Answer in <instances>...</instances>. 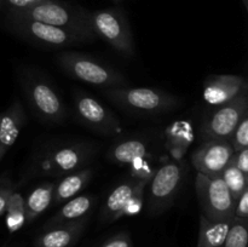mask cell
<instances>
[{
  "label": "cell",
  "mask_w": 248,
  "mask_h": 247,
  "mask_svg": "<svg viewBox=\"0 0 248 247\" xmlns=\"http://www.w3.org/2000/svg\"><path fill=\"white\" fill-rule=\"evenodd\" d=\"M9 14L60 27L81 36L86 43H91L97 39L92 31L89 10L62 0H50L19 11L9 10Z\"/></svg>",
  "instance_id": "cell-1"
},
{
  "label": "cell",
  "mask_w": 248,
  "mask_h": 247,
  "mask_svg": "<svg viewBox=\"0 0 248 247\" xmlns=\"http://www.w3.org/2000/svg\"><path fill=\"white\" fill-rule=\"evenodd\" d=\"M28 106L36 118L47 125H61L68 118V109L55 85L35 69H26L19 75Z\"/></svg>",
  "instance_id": "cell-2"
},
{
  "label": "cell",
  "mask_w": 248,
  "mask_h": 247,
  "mask_svg": "<svg viewBox=\"0 0 248 247\" xmlns=\"http://www.w3.org/2000/svg\"><path fill=\"white\" fill-rule=\"evenodd\" d=\"M103 94L119 109L136 116L162 115L181 106L177 96L152 87L126 85L103 90Z\"/></svg>",
  "instance_id": "cell-3"
},
{
  "label": "cell",
  "mask_w": 248,
  "mask_h": 247,
  "mask_svg": "<svg viewBox=\"0 0 248 247\" xmlns=\"http://www.w3.org/2000/svg\"><path fill=\"white\" fill-rule=\"evenodd\" d=\"M56 62L68 77L91 86L107 90L128 85L123 73L89 53L61 51L56 56Z\"/></svg>",
  "instance_id": "cell-4"
},
{
  "label": "cell",
  "mask_w": 248,
  "mask_h": 247,
  "mask_svg": "<svg viewBox=\"0 0 248 247\" xmlns=\"http://www.w3.org/2000/svg\"><path fill=\"white\" fill-rule=\"evenodd\" d=\"M98 153V147L92 142H73L58 144L46 150L38 162L41 176L61 178L63 176L86 169Z\"/></svg>",
  "instance_id": "cell-5"
},
{
  "label": "cell",
  "mask_w": 248,
  "mask_h": 247,
  "mask_svg": "<svg viewBox=\"0 0 248 247\" xmlns=\"http://www.w3.org/2000/svg\"><path fill=\"white\" fill-rule=\"evenodd\" d=\"M6 24L7 28L22 40L45 50H63L86 43L81 36L60 27L10 14H7Z\"/></svg>",
  "instance_id": "cell-6"
},
{
  "label": "cell",
  "mask_w": 248,
  "mask_h": 247,
  "mask_svg": "<svg viewBox=\"0 0 248 247\" xmlns=\"http://www.w3.org/2000/svg\"><path fill=\"white\" fill-rule=\"evenodd\" d=\"M92 31L96 38L102 39L124 57L136 53L135 40L125 11L118 6L90 11Z\"/></svg>",
  "instance_id": "cell-7"
},
{
  "label": "cell",
  "mask_w": 248,
  "mask_h": 247,
  "mask_svg": "<svg viewBox=\"0 0 248 247\" xmlns=\"http://www.w3.org/2000/svg\"><path fill=\"white\" fill-rule=\"evenodd\" d=\"M186 173V164L178 160L166 159L160 164L149 182L147 210L150 216L162 215L173 205L184 184Z\"/></svg>",
  "instance_id": "cell-8"
},
{
  "label": "cell",
  "mask_w": 248,
  "mask_h": 247,
  "mask_svg": "<svg viewBox=\"0 0 248 247\" xmlns=\"http://www.w3.org/2000/svg\"><path fill=\"white\" fill-rule=\"evenodd\" d=\"M195 190L201 207V215L211 219L235 217L236 201L222 177H208L198 172Z\"/></svg>",
  "instance_id": "cell-9"
},
{
  "label": "cell",
  "mask_w": 248,
  "mask_h": 247,
  "mask_svg": "<svg viewBox=\"0 0 248 247\" xmlns=\"http://www.w3.org/2000/svg\"><path fill=\"white\" fill-rule=\"evenodd\" d=\"M72 98L75 116L87 128L104 136L121 132L120 120L98 99L81 90H74Z\"/></svg>",
  "instance_id": "cell-10"
},
{
  "label": "cell",
  "mask_w": 248,
  "mask_h": 247,
  "mask_svg": "<svg viewBox=\"0 0 248 247\" xmlns=\"http://www.w3.org/2000/svg\"><path fill=\"white\" fill-rule=\"evenodd\" d=\"M248 111V93L212 108L201 126V139H229Z\"/></svg>",
  "instance_id": "cell-11"
},
{
  "label": "cell",
  "mask_w": 248,
  "mask_h": 247,
  "mask_svg": "<svg viewBox=\"0 0 248 247\" xmlns=\"http://www.w3.org/2000/svg\"><path fill=\"white\" fill-rule=\"evenodd\" d=\"M235 149L229 139H207L194 150L191 164L205 176L219 177L232 162Z\"/></svg>",
  "instance_id": "cell-12"
},
{
  "label": "cell",
  "mask_w": 248,
  "mask_h": 247,
  "mask_svg": "<svg viewBox=\"0 0 248 247\" xmlns=\"http://www.w3.org/2000/svg\"><path fill=\"white\" fill-rule=\"evenodd\" d=\"M248 93V82L240 75L215 74L207 77L202 98L212 108L223 106Z\"/></svg>",
  "instance_id": "cell-13"
},
{
  "label": "cell",
  "mask_w": 248,
  "mask_h": 247,
  "mask_svg": "<svg viewBox=\"0 0 248 247\" xmlns=\"http://www.w3.org/2000/svg\"><path fill=\"white\" fill-rule=\"evenodd\" d=\"M142 179L143 178L131 174L128 178L119 183L115 188H113L99 211V223L101 224H109V223L115 222L119 218L126 216L128 202L132 199L133 194Z\"/></svg>",
  "instance_id": "cell-14"
},
{
  "label": "cell",
  "mask_w": 248,
  "mask_h": 247,
  "mask_svg": "<svg viewBox=\"0 0 248 247\" xmlns=\"http://www.w3.org/2000/svg\"><path fill=\"white\" fill-rule=\"evenodd\" d=\"M89 223V217L74 222L45 228L36 236L35 247H74L81 239Z\"/></svg>",
  "instance_id": "cell-15"
},
{
  "label": "cell",
  "mask_w": 248,
  "mask_h": 247,
  "mask_svg": "<svg viewBox=\"0 0 248 247\" xmlns=\"http://www.w3.org/2000/svg\"><path fill=\"white\" fill-rule=\"evenodd\" d=\"M26 121V111L18 99H15L6 110L0 113V161L16 143Z\"/></svg>",
  "instance_id": "cell-16"
},
{
  "label": "cell",
  "mask_w": 248,
  "mask_h": 247,
  "mask_svg": "<svg viewBox=\"0 0 248 247\" xmlns=\"http://www.w3.org/2000/svg\"><path fill=\"white\" fill-rule=\"evenodd\" d=\"M149 154V143L142 137H126L114 143L107 152V159L118 166L132 165Z\"/></svg>",
  "instance_id": "cell-17"
},
{
  "label": "cell",
  "mask_w": 248,
  "mask_h": 247,
  "mask_svg": "<svg viewBox=\"0 0 248 247\" xmlns=\"http://www.w3.org/2000/svg\"><path fill=\"white\" fill-rule=\"evenodd\" d=\"M96 203L97 198L91 194H82V195L75 196L63 203L62 207L44 224L43 229L89 217Z\"/></svg>",
  "instance_id": "cell-18"
},
{
  "label": "cell",
  "mask_w": 248,
  "mask_h": 247,
  "mask_svg": "<svg viewBox=\"0 0 248 247\" xmlns=\"http://www.w3.org/2000/svg\"><path fill=\"white\" fill-rule=\"evenodd\" d=\"M92 178H93V169L91 167H86L61 177L60 181L56 182L52 206L63 205L70 199L80 195V193L89 185Z\"/></svg>",
  "instance_id": "cell-19"
},
{
  "label": "cell",
  "mask_w": 248,
  "mask_h": 247,
  "mask_svg": "<svg viewBox=\"0 0 248 247\" xmlns=\"http://www.w3.org/2000/svg\"><path fill=\"white\" fill-rule=\"evenodd\" d=\"M234 218L211 219L201 215L196 247H224Z\"/></svg>",
  "instance_id": "cell-20"
},
{
  "label": "cell",
  "mask_w": 248,
  "mask_h": 247,
  "mask_svg": "<svg viewBox=\"0 0 248 247\" xmlns=\"http://www.w3.org/2000/svg\"><path fill=\"white\" fill-rule=\"evenodd\" d=\"M56 182H44L26 198V222L31 223L52 206Z\"/></svg>",
  "instance_id": "cell-21"
},
{
  "label": "cell",
  "mask_w": 248,
  "mask_h": 247,
  "mask_svg": "<svg viewBox=\"0 0 248 247\" xmlns=\"http://www.w3.org/2000/svg\"><path fill=\"white\" fill-rule=\"evenodd\" d=\"M220 177H222L223 181L225 182L227 186L229 188L235 201L239 200L240 196L242 195V193L246 190L248 186L247 174L244 173L236 165L230 162V165L223 171Z\"/></svg>",
  "instance_id": "cell-22"
},
{
  "label": "cell",
  "mask_w": 248,
  "mask_h": 247,
  "mask_svg": "<svg viewBox=\"0 0 248 247\" xmlns=\"http://www.w3.org/2000/svg\"><path fill=\"white\" fill-rule=\"evenodd\" d=\"M7 212V223L10 229L15 230L21 227L26 219V199L22 198L21 194L16 190L12 193L11 198L9 199L6 207Z\"/></svg>",
  "instance_id": "cell-23"
},
{
  "label": "cell",
  "mask_w": 248,
  "mask_h": 247,
  "mask_svg": "<svg viewBox=\"0 0 248 247\" xmlns=\"http://www.w3.org/2000/svg\"><path fill=\"white\" fill-rule=\"evenodd\" d=\"M224 247H248V218L235 216Z\"/></svg>",
  "instance_id": "cell-24"
},
{
  "label": "cell",
  "mask_w": 248,
  "mask_h": 247,
  "mask_svg": "<svg viewBox=\"0 0 248 247\" xmlns=\"http://www.w3.org/2000/svg\"><path fill=\"white\" fill-rule=\"evenodd\" d=\"M230 142H232L235 152L248 148V111L245 114L242 120L237 125L236 130L232 133Z\"/></svg>",
  "instance_id": "cell-25"
},
{
  "label": "cell",
  "mask_w": 248,
  "mask_h": 247,
  "mask_svg": "<svg viewBox=\"0 0 248 247\" xmlns=\"http://www.w3.org/2000/svg\"><path fill=\"white\" fill-rule=\"evenodd\" d=\"M15 191L14 182L6 176L0 177V216L6 212L7 202Z\"/></svg>",
  "instance_id": "cell-26"
},
{
  "label": "cell",
  "mask_w": 248,
  "mask_h": 247,
  "mask_svg": "<svg viewBox=\"0 0 248 247\" xmlns=\"http://www.w3.org/2000/svg\"><path fill=\"white\" fill-rule=\"evenodd\" d=\"M101 247H133V242L130 232L124 230L107 239Z\"/></svg>",
  "instance_id": "cell-27"
},
{
  "label": "cell",
  "mask_w": 248,
  "mask_h": 247,
  "mask_svg": "<svg viewBox=\"0 0 248 247\" xmlns=\"http://www.w3.org/2000/svg\"><path fill=\"white\" fill-rule=\"evenodd\" d=\"M46 1H50V0H4L5 4L9 6V10H14V11L31 9Z\"/></svg>",
  "instance_id": "cell-28"
},
{
  "label": "cell",
  "mask_w": 248,
  "mask_h": 247,
  "mask_svg": "<svg viewBox=\"0 0 248 247\" xmlns=\"http://www.w3.org/2000/svg\"><path fill=\"white\" fill-rule=\"evenodd\" d=\"M232 162L236 165L244 173H246L248 176V148L235 153Z\"/></svg>",
  "instance_id": "cell-29"
},
{
  "label": "cell",
  "mask_w": 248,
  "mask_h": 247,
  "mask_svg": "<svg viewBox=\"0 0 248 247\" xmlns=\"http://www.w3.org/2000/svg\"><path fill=\"white\" fill-rule=\"evenodd\" d=\"M235 216L240 218H248V186L242 193V195L240 196L239 200L236 201Z\"/></svg>",
  "instance_id": "cell-30"
},
{
  "label": "cell",
  "mask_w": 248,
  "mask_h": 247,
  "mask_svg": "<svg viewBox=\"0 0 248 247\" xmlns=\"http://www.w3.org/2000/svg\"><path fill=\"white\" fill-rule=\"evenodd\" d=\"M242 2H244L245 7H246V10H247V12H248V0H242Z\"/></svg>",
  "instance_id": "cell-31"
},
{
  "label": "cell",
  "mask_w": 248,
  "mask_h": 247,
  "mask_svg": "<svg viewBox=\"0 0 248 247\" xmlns=\"http://www.w3.org/2000/svg\"><path fill=\"white\" fill-rule=\"evenodd\" d=\"M2 4H5V2H4V0H0V7L2 6Z\"/></svg>",
  "instance_id": "cell-32"
},
{
  "label": "cell",
  "mask_w": 248,
  "mask_h": 247,
  "mask_svg": "<svg viewBox=\"0 0 248 247\" xmlns=\"http://www.w3.org/2000/svg\"><path fill=\"white\" fill-rule=\"evenodd\" d=\"M113 1H115V2H119V1H121V0H113Z\"/></svg>",
  "instance_id": "cell-33"
}]
</instances>
